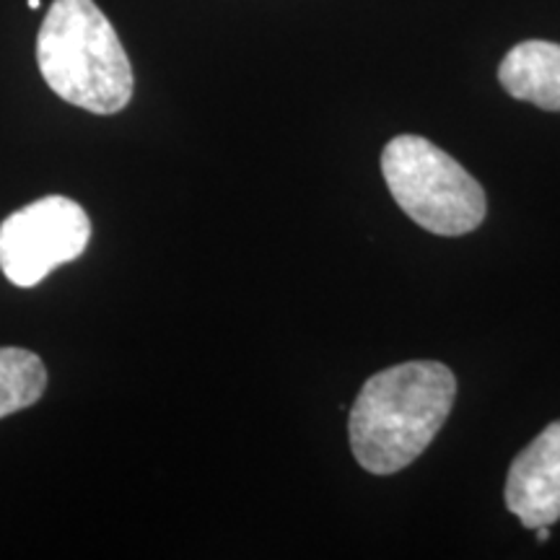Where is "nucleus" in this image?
Segmentation results:
<instances>
[{"label": "nucleus", "instance_id": "1a4fd4ad", "mask_svg": "<svg viewBox=\"0 0 560 560\" xmlns=\"http://www.w3.org/2000/svg\"><path fill=\"white\" fill-rule=\"evenodd\" d=\"M39 5H42V0H30V9H32V11H37Z\"/></svg>", "mask_w": 560, "mask_h": 560}, {"label": "nucleus", "instance_id": "0eeeda50", "mask_svg": "<svg viewBox=\"0 0 560 560\" xmlns=\"http://www.w3.org/2000/svg\"><path fill=\"white\" fill-rule=\"evenodd\" d=\"M47 389V369L26 348H0V418L32 408Z\"/></svg>", "mask_w": 560, "mask_h": 560}, {"label": "nucleus", "instance_id": "f257e3e1", "mask_svg": "<svg viewBox=\"0 0 560 560\" xmlns=\"http://www.w3.org/2000/svg\"><path fill=\"white\" fill-rule=\"evenodd\" d=\"M457 400V380L439 361H408L363 384L350 408L353 457L371 475H395L431 446Z\"/></svg>", "mask_w": 560, "mask_h": 560}, {"label": "nucleus", "instance_id": "20e7f679", "mask_svg": "<svg viewBox=\"0 0 560 560\" xmlns=\"http://www.w3.org/2000/svg\"><path fill=\"white\" fill-rule=\"evenodd\" d=\"M91 219L66 195H47L0 223V270L19 289H34L55 268L86 252Z\"/></svg>", "mask_w": 560, "mask_h": 560}, {"label": "nucleus", "instance_id": "f03ea898", "mask_svg": "<svg viewBox=\"0 0 560 560\" xmlns=\"http://www.w3.org/2000/svg\"><path fill=\"white\" fill-rule=\"evenodd\" d=\"M37 66L62 102L117 115L132 100V66L94 0H55L37 34Z\"/></svg>", "mask_w": 560, "mask_h": 560}, {"label": "nucleus", "instance_id": "423d86ee", "mask_svg": "<svg viewBox=\"0 0 560 560\" xmlns=\"http://www.w3.org/2000/svg\"><path fill=\"white\" fill-rule=\"evenodd\" d=\"M499 81L514 100L560 112V45L545 39L520 42L501 60Z\"/></svg>", "mask_w": 560, "mask_h": 560}, {"label": "nucleus", "instance_id": "39448f33", "mask_svg": "<svg viewBox=\"0 0 560 560\" xmlns=\"http://www.w3.org/2000/svg\"><path fill=\"white\" fill-rule=\"evenodd\" d=\"M506 509L524 527H550L560 520V420L516 454L503 488Z\"/></svg>", "mask_w": 560, "mask_h": 560}, {"label": "nucleus", "instance_id": "6e6552de", "mask_svg": "<svg viewBox=\"0 0 560 560\" xmlns=\"http://www.w3.org/2000/svg\"><path fill=\"white\" fill-rule=\"evenodd\" d=\"M535 537H537V542H548L550 540V529L548 527H537Z\"/></svg>", "mask_w": 560, "mask_h": 560}, {"label": "nucleus", "instance_id": "7ed1b4c3", "mask_svg": "<svg viewBox=\"0 0 560 560\" xmlns=\"http://www.w3.org/2000/svg\"><path fill=\"white\" fill-rule=\"evenodd\" d=\"M382 174L397 206L431 234H470L486 219L480 182L431 140L392 138L382 151Z\"/></svg>", "mask_w": 560, "mask_h": 560}]
</instances>
